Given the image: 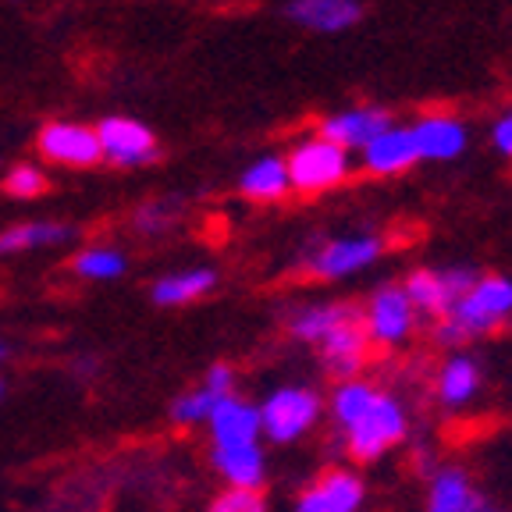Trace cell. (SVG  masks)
I'll return each instance as SVG.
<instances>
[{"mask_svg":"<svg viewBox=\"0 0 512 512\" xmlns=\"http://www.w3.org/2000/svg\"><path fill=\"white\" fill-rule=\"evenodd\" d=\"M217 288L214 267H182V271L160 274L150 285V303L160 310H182V306L200 303Z\"/></svg>","mask_w":512,"mask_h":512,"instance_id":"5bb4252c","label":"cell"},{"mask_svg":"<svg viewBox=\"0 0 512 512\" xmlns=\"http://www.w3.org/2000/svg\"><path fill=\"white\" fill-rule=\"evenodd\" d=\"M256 409H260V434L274 445H292L317 427L324 402L306 384H281Z\"/></svg>","mask_w":512,"mask_h":512,"instance_id":"7a4b0ae2","label":"cell"},{"mask_svg":"<svg viewBox=\"0 0 512 512\" xmlns=\"http://www.w3.org/2000/svg\"><path fill=\"white\" fill-rule=\"evenodd\" d=\"M8 360H11V342L0 335V363H8Z\"/></svg>","mask_w":512,"mask_h":512,"instance_id":"1f68e13d","label":"cell"},{"mask_svg":"<svg viewBox=\"0 0 512 512\" xmlns=\"http://www.w3.org/2000/svg\"><path fill=\"white\" fill-rule=\"evenodd\" d=\"M214 395L203 388V384H196V388H189V392H182L175 402L168 406V416L175 427H203L210 420V409H214Z\"/></svg>","mask_w":512,"mask_h":512,"instance_id":"4316f807","label":"cell"},{"mask_svg":"<svg viewBox=\"0 0 512 512\" xmlns=\"http://www.w3.org/2000/svg\"><path fill=\"white\" fill-rule=\"evenodd\" d=\"M96 139H100V157L104 164L121 171H136L150 168L160 160V139L150 125H143L139 118H128V114H107V118L96 121Z\"/></svg>","mask_w":512,"mask_h":512,"instance_id":"3957f363","label":"cell"},{"mask_svg":"<svg viewBox=\"0 0 512 512\" xmlns=\"http://www.w3.org/2000/svg\"><path fill=\"white\" fill-rule=\"evenodd\" d=\"M363 498H367V484L360 473L331 466L299 491L292 512H360Z\"/></svg>","mask_w":512,"mask_h":512,"instance_id":"30bf717a","label":"cell"},{"mask_svg":"<svg viewBox=\"0 0 512 512\" xmlns=\"http://www.w3.org/2000/svg\"><path fill=\"white\" fill-rule=\"evenodd\" d=\"M480 388V370L470 356H452L438 374V399L445 406H466Z\"/></svg>","mask_w":512,"mask_h":512,"instance_id":"d4e9b609","label":"cell"},{"mask_svg":"<svg viewBox=\"0 0 512 512\" xmlns=\"http://www.w3.org/2000/svg\"><path fill=\"white\" fill-rule=\"evenodd\" d=\"M75 239V228L68 221H50V217H32L15 221L0 232V256H22L36 249H57Z\"/></svg>","mask_w":512,"mask_h":512,"instance_id":"9a60e30c","label":"cell"},{"mask_svg":"<svg viewBox=\"0 0 512 512\" xmlns=\"http://www.w3.org/2000/svg\"><path fill=\"white\" fill-rule=\"evenodd\" d=\"M477 278L480 274L473 271V267H438V271L424 267V271L409 274L402 292H406L413 313H424V317L441 320L459 299L466 296V292H470Z\"/></svg>","mask_w":512,"mask_h":512,"instance_id":"ba28073f","label":"cell"},{"mask_svg":"<svg viewBox=\"0 0 512 512\" xmlns=\"http://www.w3.org/2000/svg\"><path fill=\"white\" fill-rule=\"evenodd\" d=\"M392 128V114L381 111V107H356V111L328 114L320 121L317 139H328L338 150H363L367 143H374L381 132Z\"/></svg>","mask_w":512,"mask_h":512,"instance_id":"7c38bea8","label":"cell"},{"mask_svg":"<svg viewBox=\"0 0 512 512\" xmlns=\"http://www.w3.org/2000/svg\"><path fill=\"white\" fill-rule=\"evenodd\" d=\"M285 157H260L239 175V196L249 203H278L288 196Z\"/></svg>","mask_w":512,"mask_h":512,"instance_id":"7402d4cb","label":"cell"},{"mask_svg":"<svg viewBox=\"0 0 512 512\" xmlns=\"http://www.w3.org/2000/svg\"><path fill=\"white\" fill-rule=\"evenodd\" d=\"M0 168H4V164H0Z\"/></svg>","mask_w":512,"mask_h":512,"instance_id":"e575fe53","label":"cell"},{"mask_svg":"<svg viewBox=\"0 0 512 512\" xmlns=\"http://www.w3.org/2000/svg\"><path fill=\"white\" fill-rule=\"evenodd\" d=\"M495 146L505 153V157H512V114H505V118L495 125Z\"/></svg>","mask_w":512,"mask_h":512,"instance_id":"4dcf8cb0","label":"cell"},{"mask_svg":"<svg viewBox=\"0 0 512 512\" xmlns=\"http://www.w3.org/2000/svg\"><path fill=\"white\" fill-rule=\"evenodd\" d=\"M356 306H345V303H313V306H299L292 317H288V335L296 338V342L306 345H320L338 324H345L349 317H356Z\"/></svg>","mask_w":512,"mask_h":512,"instance_id":"ffe728a7","label":"cell"},{"mask_svg":"<svg viewBox=\"0 0 512 512\" xmlns=\"http://www.w3.org/2000/svg\"><path fill=\"white\" fill-rule=\"evenodd\" d=\"M480 512H498V509H480Z\"/></svg>","mask_w":512,"mask_h":512,"instance_id":"836d02e7","label":"cell"},{"mask_svg":"<svg viewBox=\"0 0 512 512\" xmlns=\"http://www.w3.org/2000/svg\"><path fill=\"white\" fill-rule=\"evenodd\" d=\"M360 317H363V331H367L370 345H384V349L406 345L416 328V313H413V306H409L402 285L377 288Z\"/></svg>","mask_w":512,"mask_h":512,"instance_id":"9c48e42d","label":"cell"},{"mask_svg":"<svg viewBox=\"0 0 512 512\" xmlns=\"http://www.w3.org/2000/svg\"><path fill=\"white\" fill-rule=\"evenodd\" d=\"M406 409L392 399V395H377L374 406L360 416V424L345 431V452H349L356 463H374L381 459L388 448H395L406 438Z\"/></svg>","mask_w":512,"mask_h":512,"instance_id":"5b68a950","label":"cell"},{"mask_svg":"<svg viewBox=\"0 0 512 512\" xmlns=\"http://www.w3.org/2000/svg\"><path fill=\"white\" fill-rule=\"evenodd\" d=\"M288 185L303 196H317L328 192L335 185H342L349 178V153L338 150L328 139H303L292 146V153L285 157Z\"/></svg>","mask_w":512,"mask_h":512,"instance_id":"277c9868","label":"cell"},{"mask_svg":"<svg viewBox=\"0 0 512 512\" xmlns=\"http://www.w3.org/2000/svg\"><path fill=\"white\" fill-rule=\"evenodd\" d=\"M200 384L214 395V399H228V395H235L239 374H235V367H228V363H214V367H207V374H203Z\"/></svg>","mask_w":512,"mask_h":512,"instance_id":"f546056e","label":"cell"},{"mask_svg":"<svg viewBox=\"0 0 512 512\" xmlns=\"http://www.w3.org/2000/svg\"><path fill=\"white\" fill-rule=\"evenodd\" d=\"M207 431H210V448H253L264 438L260 434V409L253 402L239 399V395H228V399L214 402Z\"/></svg>","mask_w":512,"mask_h":512,"instance_id":"8fae6325","label":"cell"},{"mask_svg":"<svg viewBox=\"0 0 512 512\" xmlns=\"http://www.w3.org/2000/svg\"><path fill=\"white\" fill-rule=\"evenodd\" d=\"M416 146L409 128H388L374 143L363 146V168L370 175H402L416 164Z\"/></svg>","mask_w":512,"mask_h":512,"instance_id":"ac0fdd59","label":"cell"},{"mask_svg":"<svg viewBox=\"0 0 512 512\" xmlns=\"http://www.w3.org/2000/svg\"><path fill=\"white\" fill-rule=\"evenodd\" d=\"M416 146V157L427 160H452L466 150V128L463 121L448 118V114H434V118H420L409 128Z\"/></svg>","mask_w":512,"mask_h":512,"instance_id":"e0dca14e","label":"cell"},{"mask_svg":"<svg viewBox=\"0 0 512 512\" xmlns=\"http://www.w3.org/2000/svg\"><path fill=\"white\" fill-rule=\"evenodd\" d=\"M317 349H320V360H324V367H328L335 377L349 381V377L360 374V367L367 363V352H370V338H367V331H363L360 313H356V317H349L345 324H338V328L331 331V335L324 338Z\"/></svg>","mask_w":512,"mask_h":512,"instance_id":"4fadbf2b","label":"cell"},{"mask_svg":"<svg viewBox=\"0 0 512 512\" xmlns=\"http://www.w3.org/2000/svg\"><path fill=\"white\" fill-rule=\"evenodd\" d=\"M210 466L228 480V488H256L267 477V459L260 445L253 448H210Z\"/></svg>","mask_w":512,"mask_h":512,"instance_id":"44dd1931","label":"cell"},{"mask_svg":"<svg viewBox=\"0 0 512 512\" xmlns=\"http://www.w3.org/2000/svg\"><path fill=\"white\" fill-rule=\"evenodd\" d=\"M36 150H40V157L47 164H57V168H68V171H89L96 164H104L96 128L72 118L47 121L36 132Z\"/></svg>","mask_w":512,"mask_h":512,"instance_id":"8992f818","label":"cell"},{"mask_svg":"<svg viewBox=\"0 0 512 512\" xmlns=\"http://www.w3.org/2000/svg\"><path fill=\"white\" fill-rule=\"evenodd\" d=\"M68 267L82 281H118L128 274V253L111 242H89L75 249Z\"/></svg>","mask_w":512,"mask_h":512,"instance_id":"603a6c76","label":"cell"},{"mask_svg":"<svg viewBox=\"0 0 512 512\" xmlns=\"http://www.w3.org/2000/svg\"><path fill=\"white\" fill-rule=\"evenodd\" d=\"M480 491L473 488V480L466 477V470H438L431 477V491H427V512H480Z\"/></svg>","mask_w":512,"mask_h":512,"instance_id":"d6986e66","label":"cell"},{"mask_svg":"<svg viewBox=\"0 0 512 512\" xmlns=\"http://www.w3.org/2000/svg\"><path fill=\"white\" fill-rule=\"evenodd\" d=\"M175 224H178V203L171 200H146L132 210V232L146 235V239L171 232Z\"/></svg>","mask_w":512,"mask_h":512,"instance_id":"83f0119b","label":"cell"},{"mask_svg":"<svg viewBox=\"0 0 512 512\" xmlns=\"http://www.w3.org/2000/svg\"><path fill=\"white\" fill-rule=\"evenodd\" d=\"M509 317H512V281L502 278V274L477 278L470 292L438 320V338L448 345L466 342V338L498 331Z\"/></svg>","mask_w":512,"mask_h":512,"instance_id":"6da1fadb","label":"cell"},{"mask_svg":"<svg viewBox=\"0 0 512 512\" xmlns=\"http://www.w3.org/2000/svg\"><path fill=\"white\" fill-rule=\"evenodd\" d=\"M0 399H4V377H0Z\"/></svg>","mask_w":512,"mask_h":512,"instance_id":"d6a6232c","label":"cell"},{"mask_svg":"<svg viewBox=\"0 0 512 512\" xmlns=\"http://www.w3.org/2000/svg\"><path fill=\"white\" fill-rule=\"evenodd\" d=\"M377 388L363 377H349V381H338L335 395H331V420H335L338 431H352V427L360 424V416L374 406L377 399Z\"/></svg>","mask_w":512,"mask_h":512,"instance_id":"cb8c5ba5","label":"cell"},{"mask_svg":"<svg viewBox=\"0 0 512 512\" xmlns=\"http://www.w3.org/2000/svg\"><path fill=\"white\" fill-rule=\"evenodd\" d=\"M381 239L374 235H345V239H328L317 242L310 253H303L299 260V271L306 278L317 281H335V278H349V274H360L374 264L381 256Z\"/></svg>","mask_w":512,"mask_h":512,"instance_id":"52a82bcc","label":"cell"},{"mask_svg":"<svg viewBox=\"0 0 512 512\" xmlns=\"http://www.w3.org/2000/svg\"><path fill=\"white\" fill-rule=\"evenodd\" d=\"M285 18L310 32H345L363 18L360 0H288Z\"/></svg>","mask_w":512,"mask_h":512,"instance_id":"2e32d148","label":"cell"},{"mask_svg":"<svg viewBox=\"0 0 512 512\" xmlns=\"http://www.w3.org/2000/svg\"><path fill=\"white\" fill-rule=\"evenodd\" d=\"M203 512H267V498L256 488H224L210 498Z\"/></svg>","mask_w":512,"mask_h":512,"instance_id":"f1b7e54d","label":"cell"},{"mask_svg":"<svg viewBox=\"0 0 512 512\" xmlns=\"http://www.w3.org/2000/svg\"><path fill=\"white\" fill-rule=\"evenodd\" d=\"M47 171L40 164H32V160H18L4 171L0 178V189L8 192L11 200H40L43 192H47Z\"/></svg>","mask_w":512,"mask_h":512,"instance_id":"484cf974","label":"cell"}]
</instances>
